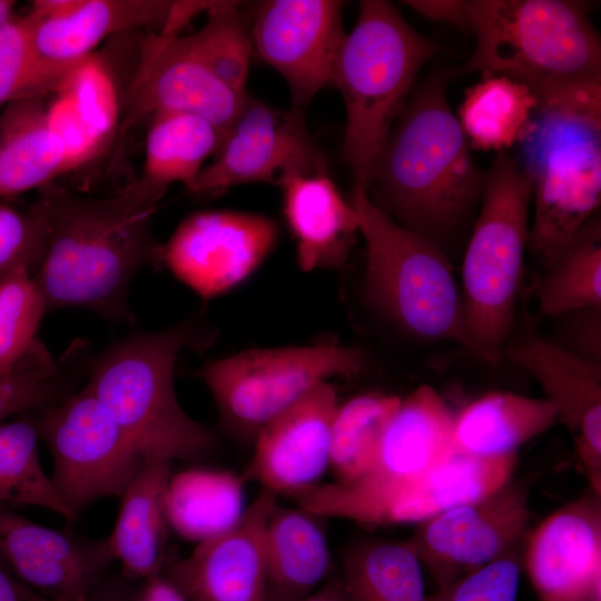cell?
Returning a JSON list of instances; mask_svg holds the SVG:
<instances>
[{"label": "cell", "instance_id": "obj_50", "mask_svg": "<svg viewBox=\"0 0 601 601\" xmlns=\"http://www.w3.org/2000/svg\"><path fill=\"white\" fill-rule=\"evenodd\" d=\"M134 600V599H132ZM88 601H129L120 589L102 591L101 582L95 589Z\"/></svg>", "mask_w": 601, "mask_h": 601}, {"label": "cell", "instance_id": "obj_18", "mask_svg": "<svg viewBox=\"0 0 601 601\" xmlns=\"http://www.w3.org/2000/svg\"><path fill=\"white\" fill-rule=\"evenodd\" d=\"M107 539L40 525L0 504V563L55 601H88L112 561Z\"/></svg>", "mask_w": 601, "mask_h": 601}, {"label": "cell", "instance_id": "obj_49", "mask_svg": "<svg viewBox=\"0 0 601 601\" xmlns=\"http://www.w3.org/2000/svg\"><path fill=\"white\" fill-rule=\"evenodd\" d=\"M299 601H348L342 580H331Z\"/></svg>", "mask_w": 601, "mask_h": 601}, {"label": "cell", "instance_id": "obj_17", "mask_svg": "<svg viewBox=\"0 0 601 601\" xmlns=\"http://www.w3.org/2000/svg\"><path fill=\"white\" fill-rule=\"evenodd\" d=\"M277 496L260 489L234 525L167 558L159 574L189 601H267L265 530Z\"/></svg>", "mask_w": 601, "mask_h": 601}, {"label": "cell", "instance_id": "obj_9", "mask_svg": "<svg viewBox=\"0 0 601 601\" xmlns=\"http://www.w3.org/2000/svg\"><path fill=\"white\" fill-rule=\"evenodd\" d=\"M455 418L435 388L420 385L401 398L366 474L348 484L317 483L294 493L297 506L318 518L381 525L396 496L451 454Z\"/></svg>", "mask_w": 601, "mask_h": 601}, {"label": "cell", "instance_id": "obj_35", "mask_svg": "<svg viewBox=\"0 0 601 601\" xmlns=\"http://www.w3.org/2000/svg\"><path fill=\"white\" fill-rule=\"evenodd\" d=\"M38 437L37 423L31 421L0 423V504L46 508L75 523L77 518L41 466Z\"/></svg>", "mask_w": 601, "mask_h": 601}, {"label": "cell", "instance_id": "obj_21", "mask_svg": "<svg viewBox=\"0 0 601 601\" xmlns=\"http://www.w3.org/2000/svg\"><path fill=\"white\" fill-rule=\"evenodd\" d=\"M337 407L334 387L328 382L316 386L260 428L243 477L277 495L317 484L329 467Z\"/></svg>", "mask_w": 601, "mask_h": 601}, {"label": "cell", "instance_id": "obj_8", "mask_svg": "<svg viewBox=\"0 0 601 601\" xmlns=\"http://www.w3.org/2000/svg\"><path fill=\"white\" fill-rule=\"evenodd\" d=\"M532 183L518 158L499 152L462 266V304L481 358L493 363L512 327L529 242Z\"/></svg>", "mask_w": 601, "mask_h": 601}, {"label": "cell", "instance_id": "obj_38", "mask_svg": "<svg viewBox=\"0 0 601 601\" xmlns=\"http://www.w3.org/2000/svg\"><path fill=\"white\" fill-rule=\"evenodd\" d=\"M66 397V381L38 339L10 373L0 375V423L18 412L41 408Z\"/></svg>", "mask_w": 601, "mask_h": 601}, {"label": "cell", "instance_id": "obj_30", "mask_svg": "<svg viewBox=\"0 0 601 601\" xmlns=\"http://www.w3.org/2000/svg\"><path fill=\"white\" fill-rule=\"evenodd\" d=\"M536 107L538 98L526 85L484 73L465 91L456 117L472 149L501 152L525 138Z\"/></svg>", "mask_w": 601, "mask_h": 601}, {"label": "cell", "instance_id": "obj_36", "mask_svg": "<svg viewBox=\"0 0 601 601\" xmlns=\"http://www.w3.org/2000/svg\"><path fill=\"white\" fill-rule=\"evenodd\" d=\"M239 7L237 1H214L205 24L188 38L214 75L245 98L253 43L250 18Z\"/></svg>", "mask_w": 601, "mask_h": 601}, {"label": "cell", "instance_id": "obj_6", "mask_svg": "<svg viewBox=\"0 0 601 601\" xmlns=\"http://www.w3.org/2000/svg\"><path fill=\"white\" fill-rule=\"evenodd\" d=\"M436 46L388 1L359 2L356 23L342 45L333 82L346 125L343 156L354 185L365 188L371 167Z\"/></svg>", "mask_w": 601, "mask_h": 601}, {"label": "cell", "instance_id": "obj_47", "mask_svg": "<svg viewBox=\"0 0 601 601\" xmlns=\"http://www.w3.org/2000/svg\"><path fill=\"white\" fill-rule=\"evenodd\" d=\"M0 601H55L13 577L0 563Z\"/></svg>", "mask_w": 601, "mask_h": 601}, {"label": "cell", "instance_id": "obj_46", "mask_svg": "<svg viewBox=\"0 0 601 601\" xmlns=\"http://www.w3.org/2000/svg\"><path fill=\"white\" fill-rule=\"evenodd\" d=\"M405 3L422 16L449 22L459 29L470 30V14L467 1L457 0H416Z\"/></svg>", "mask_w": 601, "mask_h": 601}, {"label": "cell", "instance_id": "obj_41", "mask_svg": "<svg viewBox=\"0 0 601 601\" xmlns=\"http://www.w3.org/2000/svg\"><path fill=\"white\" fill-rule=\"evenodd\" d=\"M49 125L65 154L67 173L100 156L109 144L86 121L71 97L59 91L47 106Z\"/></svg>", "mask_w": 601, "mask_h": 601}, {"label": "cell", "instance_id": "obj_22", "mask_svg": "<svg viewBox=\"0 0 601 601\" xmlns=\"http://www.w3.org/2000/svg\"><path fill=\"white\" fill-rule=\"evenodd\" d=\"M530 372L571 434L590 489L601 496V365L531 338L505 352Z\"/></svg>", "mask_w": 601, "mask_h": 601}, {"label": "cell", "instance_id": "obj_37", "mask_svg": "<svg viewBox=\"0 0 601 601\" xmlns=\"http://www.w3.org/2000/svg\"><path fill=\"white\" fill-rule=\"evenodd\" d=\"M48 306L31 269L18 266L0 277V375L10 373L39 339Z\"/></svg>", "mask_w": 601, "mask_h": 601}, {"label": "cell", "instance_id": "obj_32", "mask_svg": "<svg viewBox=\"0 0 601 601\" xmlns=\"http://www.w3.org/2000/svg\"><path fill=\"white\" fill-rule=\"evenodd\" d=\"M219 145V132L206 118L188 111L156 112L146 139L144 176L166 187L181 183L189 189Z\"/></svg>", "mask_w": 601, "mask_h": 601}, {"label": "cell", "instance_id": "obj_51", "mask_svg": "<svg viewBox=\"0 0 601 601\" xmlns=\"http://www.w3.org/2000/svg\"><path fill=\"white\" fill-rule=\"evenodd\" d=\"M16 2L11 0H0V24L11 20Z\"/></svg>", "mask_w": 601, "mask_h": 601}, {"label": "cell", "instance_id": "obj_2", "mask_svg": "<svg viewBox=\"0 0 601 601\" xmlns=\"http://www.w3.org/2000/svg\"><path fill=\"white\" fill-rule=\"evenodd\" d=\"M471 149L450 107L446 76H432L411 92L395 119L366 193L400 225L443 250L483 197L486 175Z\"/></svg>", "mask_w": 601, "mask_h": 601}, {"label": "cell", "instance_id": "obj_19", "mask_svg": "<svg viewBox=\"0 0 601 601\" xmlns=\"http://www.w3.org/2000/svg\"><path fill=\"white\" fill-rule=\"evenodd\" d=\"M28 16L38 56L77 61L106 38L140 28L177 36L195 17L189 1L37 0Z\"/></svg>", "mask_w": 601, "mask_h": 601}, {"label": "cell", "instance_id": "obj_11", "mask_svg": "<svg viewBox=\"0 0 601 601\" xmlns=\"http://www.w3.org/2000/svg\"><path fill=\"white\" fill-rule=\"evenodd\" d=\"M41 408L37 427L52 455L51 480L72 514L120 497L146 457L97 397L85 386Z\"/></svg>", "mask_w": 601, "mask_h": 601}, {"label": "cell", "instance_id": "obj_15", "mask_svg": "<svg viewBox=\"0 0 601 601\" xmlns=\"http://www.w3.org/2000/svg\"><path fill=\"white\" fill-rule=\"evenodd\" d=\"M277 237V225L264 215L200 211L184 219L162 246V264L207 300L249 277Z\"/></svg>", "mask_w": 601, "mask_h": 601}, {"label": "cell", "instance_id": "obj_42", "mask_svg": "<svg viewBox=\"0 0 601 601\" xmlns=\"http://www.w3.org/2000/svg\"><path fill=\"white\" fill-rule=\"evenodd\" d=\"M43 254L45 231L37 214L0 201V277L21 265L39 269Z\"/></svg>", "mask_w": 601, "mask_h": 601}, {"label": "cell", "instance_id": "obj_33", "mask_svg": "<svg viewBox=\"0 0 601 601\" xmlns=\"http://www.w3.org/2000/svg\"><path fill=\"white\" fill-rule=\"evenodd\" d=\"M400 403L395 395L366 393L338 405L331 433L334 482L348 484L368 472Z\"/></svg>", "mask_w": 601, "mask_h": 601}, {"label": "cell", "instance_id": "obj_31", "mask_svg": "<svg viewBox=\"0 0 601 601\" xmlns=\"http://www.w3.org/2000/svg\"><path fill=\"white\" fill-rule=\"evenodd\" d=\"M348 601H426L421 562L407 542L365 540L342 556Z\"/></svg>", "mask_w": 601, "mask_h": 601}, {"label": "cell", "instance_id": "obj_29", "mask_svg": "<svg viewBox=\"0 0 601 601\" xmlns=\"http://www.w3.org/2000/svg\"><path fill=\"white\" fill-rule=\"evenodd\" d=\"M244 477L213 469L171 475L166 491L169 526L183 539L200 543L234 525L245 506Z\"/></svg>", "mask_w": 601, "mask_h": 601}, {"label": "cell", "instance_id": "obj_5", "mask_svg": "<svg viewBox=\"0 0 601 601\" xmlns=\"http://www.w3.org/2000/svg\"><path fill=\"white\" fill-rule=\"evenodd\" d=\"M210 342V334L181 323L126 337L93 362L86 387L145 457L193 460L215 449L216 434L183 410L174 386L179 353Z\"/></svg>", "mask_w": 601, "mask_h": 601}, {"label": "cell", "instance_id": "obj_23", "mask_svg": "<svg viewBox=\"0 0 601 601\" xmlns=\"http://www.w3.org/2000/svg\"><path fill=\"white\" fill-rule=\"evenodd\" d=\"M278 187L300 269L342 266L358 231V218L328 173L286 176Z\"/></svg>", "mask_w": 601, "mask_h": 601}, {"label": "cell", "instance_id": "obj_7", "mask_svg": "<svg viewBox=\"0 0 601 601\" xmlns=\"http://www.w3.org/2000/svg\"><path fill=\"white\" fill-rule=\"evenodd\" d=\"M351 204L366 244V300L410 335L454 342L481 357L444 252L394 220L363 186L354 185Z\"/></svg>", "mask_w": 601, "mask_h": 601}, {"label": "cell", "instance_id": "obj_12", "mask_svg": "<svg viewBox=\"0 0 601 601\" xmlns=\"http://www.w3.org/2000/svg\"><path fill=\"white\" fill-rule=\"evenodd\" d=\"M302 111L280 110L247 96L213 162L188 190L214 194L252 183L278 186L286 176L328 173Z\"/></svg>", "mask_w": 601, "mask_h": 601}, {"label": "cell", "instance_id": "obj_43", "mask_svg": "<svg viewBox=\"0 0 601 601\" xmlns=\"http://www.w3.org/2000/svg\"><path fill=\"white\" fill-rule=\"evenodd\" d=\"M77 61H55L38 56L0 66V106L57 93Z\"/></svg>", "mask_w": 601, "mask_h": 601}, {"label": "cell", "instance_id": "obj_14", "mask_svg": "<svg viewBox=\"0 0 601 601\" xmlns=\"http://www.w3.org/2000/svg\"><path fill=\"white\" fill-rule=\"evenodd\" d=\"M343 4L336 0H267L255 8L253 50L285 79L296 109L302 110L333 82L346 37Z\"/></svg>", "mask_w": 601, "mask_h": 601}, {"label": "cell", "instance_id": "obj_16", "mask_svg": "<svg viewBox=\"0 0 601 601\" xmlns=\"http://www.w3.org/2000/svg\"><path fill=\"white\" fill-rule=\"evenodd\" d=\"M247 96H237L214 75L188 36L157 33L145 42L129 86L116 136L117 154L126 135L139 120L168 110L206 118L218 130L221 142Z\"/></svg>", "mask_w": 601, "mask_h": 601}, {"label": "cell", "instance_id": "obj_1", "mask_svg": "<svg viewBox=\"0 0 601 601\" xmlns=\"http://www.w3.org/2000/svg\"><path fill=\"white\" fill-rule=\"evenodd\" d=\"M167 188L144 175L104 198L55 181L39 188L31 209L43 227L45 254L35 278L48 309L87 307L110 321L134 319L127 305L132 277L162 264L150 224Z\"/></svg>", "mask_w": 601, "mask_h": 601}, {"label": "cell", "instance_id": "obj_24", "mask_svg": "<svg viewBox=\"0 0 601 601\" xmlns=\"http://www.w3.org/2000/svg\"><path fill=\"white\" fill-rule=\"evenodd\" d=\"M171 462L146 457L120 496L117 521L106 539L127 578L145 580L159 574L167 561L166 491Z\"/></svg>", "mask_w": 601, "mask_h": 601}, {"label": "cell", "instance_id": "obj_26", "mask_svg": "<svg viewBox=\"0 0 601 601\" xmlns=\"http://www.w3.org/2000/svg\"><path fill=\"white\" fill-rule=\"evenodd\" d=\"M516 453L481 457L459 452L405 489L387 508L382 525L422 522L494 492L512 477Z\"/></svg>", "mask_w": 601, "mask_h": 601}, {"label": "cell", "instance_id": "obj_39", "mask_svg": "<svg viewBox=\"0 0 601 601\" xmlns=\"http://www.w3.org/2000/svg\"><path fill=\"white\" fill-rule=\"evenodd\" d=\"M59 91L68 93L79 112L109 145L120 125V106L111 73L92 53L78 60ZM58 91V92H59Z\"/></svg>", "mask_w": 601, "mask_h": 601}, {"label": "cell", "instance_id": "obj_34", "mask_svg": "<svg viewBox=\"0 0 601 601\" xmlns=\"http://www.w3.org/2000/svg\"><path fill=\"white\" fill-rule=\"evenodd\" d=\"M538 282L535 296L543 316L601 305V226L594 215Z\"/></svg>", "mask_w": 601, "mask_h": 601}, {"label": "cell", "instance_id": "obj_28", "mask_svg": "<svg viewBox=\"0 0 601 601\" xmlns=\"http://www.w3.org/2000/svg\"><path fill=\"white\" fill-rule=\"evenodd\" d=\"M555 421L556 410L546 398L491 392L456 415L452 451L481 457L513 454Z\"/></svg>", "mask_w": 601, "mask_h": 601}, {"label": "cell", "instance_id": "obj_10", "mask_svg": "<svg viewBox=\"0 0 601 601\" xmlns=\"http://www.w3.org/2000/svg\"><path fill=\"white\" fill-rule=\"evenodd\" d=\"M356 347L324 343L248 349L208 363L199 373L224 428L254 440L263 426L334 376L363 372Z\"/></svg>", "mask_w": 601, "mask_h": 601}, {"label": "cell", "instance_id": "obj_40", "mask_svg": "<svg viewBox=\"0 0 601 601\" xmlns=\"http://www.w3.org/2000/svg\"><path fill=\"white\" fill-rule=\"evenodd\" d=\"M519 548L427 595L426 601H516Z\"/></svg>", "mask_w": 601, "mask_h": 601}, {"label": "cell", "instance_id": "obj_3", "mask_svg": "<svg viewBox=\"0 0 601 601\" xmlns=\"http://www.w3.org/2000/svg\"><path fill=\"white\" fill-rule=\"evenodd\" d=\"M475 49L461 68L515 79L538 101L601 83V42L589 4L569 0H469Z\"/></svg>", "mask_w": 601, "mask_h": 601}, {"label": "cell", "instance_id": "obj_27", "mask_svg": "<svg viewBox=\"0 0 601 601\" xmlns=\"http://www.w3.org/2000/svg\"><path fill=\"white\" fill-rule=\"evenodd\" d=\"M66 173L43 98L8 104L0 114V199L39 189Z\"/></svg>", "mask_w": 601, "mask_h": 601}, {"label": "cell", "instance_id": "obj_20", "mask_svg": "<svg viewBox=\"0 0 601 601\" xmlns=\"http://www.w3.org/2000/svg\"><path fill=\"white\" fill-rule=\"evenodd\" d=\"M524 564L541 601H601V496L590 489L545 518Z\"/></svg>", "mask_w": 601, "mask_h": 601}, {"label": "cell", "instance_id": "obj_48", "mask_svg": "<svg viewBox=\"0 0 601 601\" xmlns=\"http://www.w3.org/2000/svg\"><path fill=\"white\" fill-rule=\"evenodd\" d=\"M132 601H189L160 574L144 580Z\"/></svg>", "mask_w": 601, "mask_h": 601}, {"label": "cell", "instance_id": "obj_25", "mask_svg": "<svg viewBox=\"0 0 601 601\" xmlns=\"http://www.w3.org/2000/svg\"><path fill=\"white\" fill-rule=\"evenodd\" d=\"M316 515L297 508L273 509L265 530L267 601H299L332 569L326 535Z\"/></svg>", "mask_w": 601, "mask_h": 601}, {"label": "cell", "instance_id": "obj_13", "mask_svg": "<svg viewBox=\"0 0 601 601\" xmlns=\"http://www.w3.org/2000/svg\"><path fill=\"white\" fill-rule=\"evenodd\" d=\"M529 520V487L511 477L482 499L420 522L408 542L442 589L518 549Z\"/></svg>", "mask_w": 601, "mask_h": 601}, {"label": "cell", "instance_id": "obj_4", "mask_svg": "<svg viewBox=\"0 0 601 601\" xmlns=\"http://www.w3.org/2000/svg\"><path fill=\"white\" fill-rule=\"evenodd\" d=\"M518 159L532 183L531 252L552 265L601 199V87L538 101Z\"/></svg>", "mask_w": 601, "mask_h": 601}, {"label": "cell", "instance_id": "obj_44", "mask_svg": "<svg viewBox=\"0 0 601 601\" xmlns=\"http://www.w3.org/2000/svg\"><path fill=\"white\" fill-rule=\"evenodd\" d=\"M556 345L593 364L601 365V305L562 314Z\"/></svg>", "mask_w": 601, "mask_h": 601}, {"label": "cell", "instance_id": "obj_45", "mask_svg": "<svg viewBox=\"0 0 601 601\" xmlns=\"http://www.w3.org/2000/svg\"><path fill=\"white\" fill-rule=\"evenodd\" d=\"M38 57L33 42V24L27 14L0 24V66Z\"/></svg>", "mask_w": 601, "mask_h": 601}]
</instances>
